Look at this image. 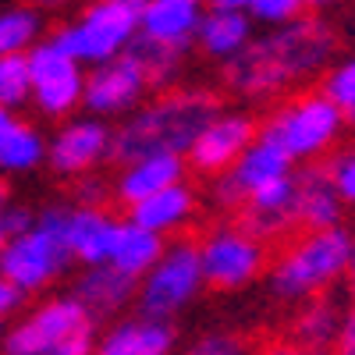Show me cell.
<instances>
[{
	"instance_id": "1",
	"label": "cell",
	"mask_w": 355,
	"mask_h": 355,
	"mask_svg": "<svg viewBox=\"0 0 355 355\" xmlns=\"http://www.w3.org/2000/svg\"><path fill=\"white\" fill-rule=\"evenodd\" d=\"M338 53V33L313 15H299L270 33L252 36L234 57L224 61V82L245 100H270L288 85L323 75Z\"/></svg>"
},
{
	"instance_id": "2",
	"label": "cell",
	"mask_w": 355,
	"mask_h": 355,
	"mask_svg": "<svg viewBox=\"0 0 355 355\" xmlns=\"http://www.w3.org/2000/svg\"><path fill=\"white\" fill-rule=\"evenodd\" d=\"M220 110V96L202 85L171 89L153 103H139L125 114L121 128H114L110 157L128 164L142 153H182L192 146L199 128Z\"/></svg>"
},
{
	"instance_id": "3",
	"label": "cell",
	"mask_w": 355,
	"mask_h": 355,
	"mask_svg": "<svg viewBox=\"0 0 355 355\" xmlns=\"http://www.w3.org/2000/svg\"><path fill=\"white\" fill-rule=\"evenodd\" d=\"M348 249H352V234L341 224H334V227H302V234L291 239L270 266L274 299L302 302V299H309V295L331 291L338 281H345Z\"/></svg>"
},
{
	"instance_id": "4",
	"label": "cell",
	"mask_w": 355,
	"mask_h": 355,
	"mask_svg": "<svg viewBox=\"0 0 355 355\" xmlns=\"http://www.w3.org/2000/svg\"><path fill=\"white\" fill-rule=\"evenodd\" d=\"M100 320L75 295L43 299L25 320L4 331V352L11 355H89L96 352Z\"/></svg>"
},
{
	"instance_id": "5",
	"label": "cell",
	"mask_w": 355,
	"mask_h": 355,
	"mask_svg": "<svg viewBox=\"0 0 355 355\" xmlns=\"http://www.w3.org/2000/svg\"><path fill=\"white\" fill-rule=\"evenodd\" d=\"M68 206H46L36 220L0 245V274L11 277L25 295L46 291L71 266V249L64 239Z\"/></svg>"
},
{
	"instance_id": "6",
	"label": "cell",
	"mask_w": 355,
	"mask_h": 355,
	"mask_svg": "<svg viewBox=\"0 0 355 355\" xmlns=\"http://www.w3.org/2000/svg\"><path fill=\"white\" fill-rule=\"evenodd\" d=\"M341 128H345V114L338 110L334 100H327L323 93H302L284 100L256 128V135L277 142L295 164H309L320 160L338 142Z\"/></svg>"
},
{
	"instance_id": "7",
	"label": "cell",
	"mask_w": 355,
	"mask_h": 355,
	"mask_svg": "<svg viewBox=\"0 0 355 355\" xmlns=\"http://www.w3.org/2000/svg\"><path fill=\"white\" fill-rule=\"evenodd\" d=\"M146 0H93L75 21L61 25L53 40L82 64H100L135 43Z\"/></svg>"
},
{
	"instance_id": "8",
	"label": "cell",
	"mask_w": 355,
	"mask_h": 355,
	"mask_svg": "<svg viewBox=\"0 0 355 355\" xmlns=\"http://www.w3.org/2000/svg\"><path fill=\"white\" fill-rule=\"evenodd\" d=\"M202 288H206V277H202V263H199V245L171 242L164 245L160 259L139 277L135 306L146 316L174 320L185 306L199 299Z\"/></svg>"
},
{
	"instance_id": "9",
	"label": "cell",
	"mask_w": 355,
	"mask_h": 355,
	"mask_svg": "<svg viewBox=\"0 0 355 355\" xmlns=\"http://www.w3.org/2000/svg\"><path fill=\"white\" fill-rule=\"evenodd\" d=\"M28 61V100L43 117H71V110L82 107L85 93V64L71 57L53 36L40 40L25 50Z\"/></svg>"
},
{
	"instance_id": "10",
	"label": "cell",
	"mask_w": 355,
	"mask_h": 355,
	"mask_svg": "<svg viewBox=\"0 0 355 355\" xmlns=\"http://www.w3.org/2000/svg\"><path fill=\"white\" fill-rule=\"evenodd\" d=\"M199 263L206 288L214 291H242L266 270V242L256 239L242 224H220L202 234Z\"/></svg>"
},
{
	"instance_id": "11",
	"label": "cell",
	"mask_w": 355,
	"mask_h": 355,
	"mask_svg": "<svg viewBox=\"0 0 355 355\" xmlns=\"http://www.w3.org/2000/svg\"><path fill=\"white\" fill-rule=\"evenodd\" d=\"M146 89H150V75L135 46L107 57V61L93 64V71H85V93L82 107L96 117H121L132 107L142 103Z\"/></svg>"
},
{
	"instance_id": "12",
	"label": "cell",
	"mask_w": 355,
	"mask_h": 355,
	"mask_svg": "<svg viewBox=\"0 0 355 355\" xmlns=\"http://www.w3.org/2000/svg\"><path fill=\"white\" fill-rule=\"evenodd\" d=\"M114 128L107 117H61V128L46 139V167L57 178H82L110 157Z\"/></svg>"
},
{
	"instance_id": "13",
	"label": "cell",
	"mask_w": 355,
	"mask_h": 355,
	"mask_svg": "<svg viewBox=\"0 0 355 355\" xmlns=\"http://www.w3.org/2000/svg\"><path fill=\"white\" fill-rule=\"evenodd\" d=\"M256 139V121L242 110H217L210 121L199 128V135L192 139V146L185 150V160L196 174H220L227 171L239 153Z\"/></svg>"
},
{
	"instance_id": "14",
	"label": "cell",
	"mask_w": 355,
	"mask_h": 355,
	"mask_svg": "<svg viewBox=\"0 0 355 355\" xmlns=\"http://www.w3.org/2000/svg\"><path fill=\"white\" fill-rule=\"evenodd\" d=\"M239 224L263 242L281 239L291 227H299L295 224V178L281 174L245 192V202L239 206Z\"/></svg>"
},
{
	"instance_id": "15",
	"label": "cell",
	"mask_w": 355,
	"mask_h": 355,
	"mask_svg": "<svg viewBox=\"0 0 355 355\" xmlns=\"http://www.w3.org/2000/svg\"><path fill=\"white\" fill-rule=\"evenodd\" d=\"M117 224H121V220H117L110 210H103L100 202H78V206H68L64 239H68L71 259L82 263V266L110 263V249H114Z\"/></svg>"
},
{
	"instance_id": "16",
	"label": "cell",
	"mask_w": 355,
	"mask_h": 355,
	"mask_svg": "<svg viewBox=\"0 0 355 355\" xmlns=\"http://www.w3.org/2000/svg\"><path fill=\"white\" fill-rule=\"evenodd\" d=\"M178 345V331L160 316H121L100 334L96 352L103 355H167Z\"/></svg>"
},
{
	"instance_id": "17",
	"label": "cell",
	"mask_w": 355,
	"mask_h": 355,
	"mask_svg": "<svg viewBox=\"0 0 355 355\" xmlns=\"http://www.w3.org/2000/svg\"><path fill=\"white\" fill-rule=\"evenodd\" d=\"M174 182H185V157L182 153H142L121 164L114 178V199L121 206H135L139 199L153 196Z\"/></svg>"
},
{
	"instance_id": "18",
	"label": "cell",
	"mask_w": 355,
	"mask_h": 355,
	"mask_svg": "<svg viewBox=\"0 0 355 355\" xmlns=\"http://www.w3.org/2000/svg\"><path fill=\"white\" fill-rule=\"evenodd\" d=\"M202 11H206V0H146L139 36L189 50V43H196V28L202 21Z\"/></svg>"
},
{
	"instance_id": "19",
	"label": "cell",
	"mask_w": 355,
	"mask_h": 355,
	"mask_svg": "<svg viewBox=\"0 0 355 355\" xmlns=\"http://www.w3.org/2000/svg\"><path fill=\"white\" fill-rule=\"evenodd\" d=\"M295 178V224L299 227H334L341 224L345 202L331 182L327 167H316L313 160L306 167H299V174L291 171Z\"/></svg>"
},
{
	"instance_id": "20",
	"label": "cell",
	"mask_w": 355,
	"mask_h": 355,
	"mask_svg": "<svg viewBox=\"0 0 355 355\" xmlns=\"http://www.w3.org/2000/svg\"><path fill=\"white\" fill-rule=\"evenodd\" d=\"M135 291H139V281L128 277L125 270H117L114 263L85 266V274L71 288V295L96 320H110L121 309H128V302H135Z\"/></svg>"
},
{
	"instance_id": "21",
	"label": "cell",
	"mask_w": 355,
	"mask_h": 355,
	"mask_svg": "<svg viewBox=\"0 0 355 355\" xmlns=\"http://www.w3.org/2000/svg\"><path fill=\"white\" fill-rule=\"evenodd\" d=\"M196 206H199L196 189L189 182H174V185H167L153 196L139 199L135 206H128V220L150 227L157 234H174L196 217Z\"/></svg>"
},
{
	"instance_id": "22",
	"label": "cell",
	"mask_w": 355,
	"mask_h": 355,
	"mask_svg": "<svg viewBox=\"0 0 355 355\" xmlns=\"http://www.w3.org/2000/svg\"><path fill=\"white\" fill-rule=\"evenodd\" d=\"M341 316H345L341 302L331 299L327 291L302 299V309L295 313L291 327H288L291 348H299V352H327V348H334L338 331H341Z\"/></svg>"
},
{
	"instance_id": "23",
	"label": "cell",
	"mask_w": 355,
	"mask_h": 355,
	"mask_svg": "<svg viewBox=\"0 0 355 355\" xmlns=\"http://www.w3.org/2000/svg\"><path fill=\"white\" fill-rule=\"evenodd\" d=\"M256 21L249 11H224V8H206L202 11V21L196 28V43L199 50L210 57V61L224 64L227 57L239 53L256 33Z\"/></svg>"
},
{
	"instance_id": "24",
	"label": "cell",
	"mask_w": 355,
	"mask_h": 355,
	"mask_svg": "<svg viewBox=\"0 0 355 355\" xmlns=\"http://www.w3.org/2000/svg\"><path fill=\"white\" fill-rule=\"evenodd\" d=\"M164 234L142 227L135 220H121L117 224V234H114V249H110V263L117 266V270H125L128 277H142L150 266L160 259L164 252Z\"/></svg>"
},
{
	"instance_id": "25",
	"label": "cell",
	"mask_w": 355,
	"mask_h": 355,
	"mask_svg": "<svg viewBox=\"0 0 355 355\" xmlns=\"http://www.w3.org/2000/svg\"><path fill=\"white\" fill-rule=\"evenodd\" d=\"M227 171H231V178H234V182H239L245 192H252L256 185L270 182V178L291 174V171H295V160L281 150L277 142L256 135V139L245 146V150L239 153V160H234Z\"/></svg>"
},
{
	"instance_id": "26",
	"label": "cell",
	"mask_w": 355,
	"mask_h": 355,
	"mask_svg": "<svg viewBox=\"0 0 355 355\" xmlns=\"http://www.w3.org/2000/svg\"><path fill=\"white\" fill-rule=\"evenodd\" d=\"M46 164V139L36 125L18 121L0 135V174L18 178V174H33Z\"/></svg>"
},
{
	"instance_id": "27",
	"label": "cell",
	"mask_w": 355,
	"mask_h": 355,
	"mask_svg": "<svg viewBox=\"0 0 355 355\" xmlns=\"http://www.w3.org/2000/svg\"><path fill=\"white\" fill-rule=\"evenodd\" d=\"M43 40V11L36 4L0 8V53H25Z\"/></svg>"
},
{
	"instance_id": "28",
	"label": "cell",
	"mask_w": 355,
	"mask_h": 355,
	"mask_svg": "<svg viewBox=\"0 0 355 355\" xmlns=\"http://www.w3.org/2000/svg\"><path fill=\"white\" fill-rule=\"evenodd\" d=\"M132 46L142 57L146 75H150V85L164 89V85L178 82V75H182V68H185V50L167 46V43H153V40H142V36H135Z\"/></svg>"
},
{
	"instance_id": "29",
	"label": "cell",
	"mask_w": 355,
	"mask_h": 355,
	"mask_svg": "<svg viewBox=\"0 0 355 355\" xmlns=\"http://www.w3.org/2000/svg\"><path fill=\"white\" fill-rule=\"evenodd\" d=\"M320 93L327 100H334L338 110L345 114V121L355 125V57H345V61L323 68Z\"/></svg>"
},
{
	"instance_id": "30",
	"label": "cell",
	"mask_w": 355,
	"mask_h": 355,
	"mask_svg": "<svg viewBox=\"0 0 355 355\" xmlns=\"http://www.w3.org/2000/svg\"><path fill=\"white\" fill-rule=\"evenodd\" d=\"M21 103H28V61L25 53H0V107Z\"/></svg>"
},
{
	"instance_id": "31",
	"label": "cell",
	"mask_w": 355,
	"mask_h": 355,
	"mask_svg": "<svg viewBox=\"0 0 355 355\" xmlns=\"http://www.w3.org/2000/svg\"><path fill=\"white\" fill-rule=\"evenodd\" d=\"M306 11V0H252L249 4V15L256 25H284L291 18H299Z\"/></svg>"
},
{
	"instance_id": "32",
	"label": "cell",
	"mask_w": 355,
	"mask_h": 355,
	"mask_svg": "<svg viewBox=\"0 0 355 355\" xmlns=\"http://www.w3.org/2000/svg\"><path fill=\"white\" fill-rule=\"evenodd\" d=\"M327 171H331V182H334L341 202H345V206H355V150L338 153V157L327 164Z\"/></svg>"
},
{
	"instance_id": "33",
	"label": "cell",
	"mask_w": 355,
	"mask_h": 355,
	"mask_svg": "<svg viewBox=\"0 0 355 355\" xmlns=\"http://www.w3.org/2000/svg\"><path fill=\"white\" fill-rule=\"evenodd\" d=\"M217 185H214V202L220 206V210H239V206L245 202V189L231 178V171H220L214 174Z\"/></svg>"
},
{
	"instance_id": "34",
	"label": "cell",
	"mask_w": 355,
	"mask_h": 355,
	"mask_svg": "<svg viewBox=\"0 0 355 355\" xmlns=\"http://www.w3.org/2000/svg\"><path fill=\"white\" fill-rule=\"evenodd\" d=\"M242 348H245V345L234 338V334H206L202 341L192 345L196 355H239Z\"/></svg>"
},
{
	"instance_id": "35",
	"label": "cell",
	"mask_w": 355,
	"mask_h": 355,
	"mask_svg": "<svg viewBox=\"0 0 355 355\" xmlns=\"http://www.w3.org/2000/svg\"><path fill=\"white\" fill-rule=\"evenodd\" d=\"M25 306V291L11 281V277H4V274H0V316H15L18 309Z\"/></svg>"
},
{
	"instance_id": "36",
	"label": "cell",
	"mask_w": 355,
	"mask_h": 355,
	"mask_svg": "<svg viewBox=\"0 0 355 355\" xmlns=\"http://www.w3.org/2000/svg\"><path fill=\"white\" fill-rule=\"evenodd\" d=\"M36 220V214L28 210V206H21V202H8V210H4V227H8V234H18V231H25L28 224Z\"/></svg>"
},
{
	"instance_id": "37",
	"label": "cell",
	"mask_w": 355,
	"mask_h": 355,
	"mask_svg": "<svg viewBox=\"0 0 355 355\" xmlns=\"http://www.w3.org/2000/svg\"><path fill=\"white\" fill-rule=\"evenodd\" d=\"M75 196H78V202H100V199L107 196V185L100 182V178H93V171H89V174L78 178Z\"/></svg>"
},
{
	"instance_id": "38",
	"label": "cell",
	"mask_w": 355,
	"mask_h": 355,
	"mask_svg": "<svg viewBox=\"0 0 355 355\" xmlns=\"http://www.w3.org/2000/svg\"><path fill=\"white\" fill-rule=\"evenodd\" d=\"M338 352H345V355H355V302H352V309H345V316H341V331H338V345H334Z\"/></svg>"
},
{
	"instance_id": "39",
	"label": "cell",
	"mask_w": 355,
	"mask_h": 355,
	"mask_svg": "<svg viewBox=\"0 0 355 355\" xmlns=\"http://www.w3.org/2000/svg\"><path fill=\"white\" fill-rule=\"evenodd\" d=\"M345 284H348V295L355 302V234H352V249H348V270H345Z\"/></svg>"
},
{
	"instance_id": "40",
	"label": "cell",
	"mask_w": 355,
	"mask_h": 355,
	"mask_svg": "<svg viewBox=\"0 0 355 355\" xmlns=\"http://www.w3.org/2000/svg\"><path fill=\"white\" fill-rule=\"evenodd\" d=\"M252 0H206V8H224V11H249Z\"/></svg>"
},
{
	"instance_id": "41",
	"label": "cell",
	"mask_w": 355,
	"mask_h": 355,
	"mask_svg": "<svg viewBox=\"0 0 355 355\" xmlns=\"http://www.w3.org/2000/svg\"><path fill=\"white\" fill-rule=\"evenodd\" d=\"M28 4H36L40 11H57V8H64V4H71V0H28Z\"/></svg>"
},
{
	"instance_id": "42",
	"label": "cell",
	"mask_w": 355,
	"mask_h": 355,
	"mask_svg": "<svg viewBox=\"0 0 355 355\" xmlns=\"http://www.w3.org/2000/svg\"><path fill=\"white\" fill-rule=\"evenodd\" d=\"M11 125H15V110L11 107H0V135H4Z\"/></svg>"
},
{
	"instance_id": "43",
	"label": "cell",
	"mask_w": 355,
	"mask_h": 355,
	"mask_svg": "<svg viewBox=\"0 0 355 355\" xmlns=\"http://www.w3.org/2000/svg\"><path fill=\"white\" fill-rule=\"evenodd\" d=\"M8 202H11V189H8V178L0 174V210H8Z\"/></svg>"
},
{
	"instance_id": "44",
	"label": "cell",
	"mask_w": 355,
	"mask_h": 355,
	"mask_svg": "<svg viewBox=\"0 0 355 355\" xmlns=\"http://www.w3.org/2000/svg\"><path fill=\"white\" fill-rule=\"evenodd\" d=\"M331 4H341V0H306V8H313V11H323V8H331Z\"/></svg>"
},
{
	"instance_id": "45",
	"label": "cell",
	"mask_w": 355,
	"mask_h": 355,
	"mask_svg": "<svg viewBox=\"0 0 355 355\" xmlns=\"http://www.w3.org/2000/svg\"><path fill=\"white\" fill-rule=\"evenodd\" d=\"M8 242V227H4V210H0V245Z\"/></svg>"
},
{
	"instance_id": "46",
	"label": "cell",
	"mask_w": 355,
	"mask_h": 355,
	"mask_svg": "<svg viewBox=\"0 0 355 355\" xmlns=\"http://www.w3.org/2000/svg\"><path fill=\"white\" fill-rule=\"evenodd\" d=\"M4 331H8V327H4V316H0V341H4Z\"/></svg>"
}]
</instances>
